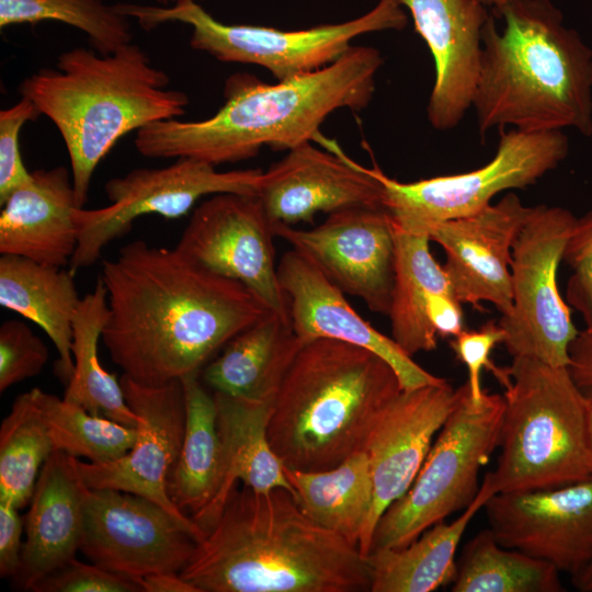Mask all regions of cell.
I'll return each mask as SVG.
<instances>
[{"label": "cell", "mask_w": 592, "mask_h": 592, "mask_svg": "<svg viewBox=\"0 0 592 592\" xmlns=\"http://www.w3.org/2000/svg\"><path fill=\"white\" fill-rule=\"evenodd\" d=\"M100 277L109 304L103 343L124 375L148 386L198 374L271 311L242 283L141 240L104 260Z\"/></svg>", "instance_id": "1"}, {"label": "cell", "mask_w": 592, "mask_h": 592, "mask_svg": "<svg viewBox=\"0 0 592 592\" xmlns=\"http://www.w3.org/2000/svg\"><path fill=\"white\" fill-rule=\"evenodd\" d=\"M198 592H366V557L284 488H232L180 572Z\"/></svg>", "instance_id": "2"}, {"label": "cell", "mask_w": 592, "mask_h": 592, "mask_svg": "<svg viewBox=\"0 0 592 592\" xmlns=\"http://www.w3.org/2000/svg\"><path fill=\"white\" fill-rule=\"evenodd\" d=\"M383 61L375 47L351 46L327 67L273 84L234 73L213 116L151 123L136 132L135 148L147 158L187 157L213 166L250 159L264 146L289 150L314 141L333 112L365 109Z\"/></svg>", "instance_id": "3"}, {"label": "cell", "mask_w": 592, "mask_h": 592, "mask_svg": "<svg viewBox=\"0 0 592 592\" xmlns=\"http://www.w3.org/2000/svg\"><path fill=\"white\" fill-rule=\"evenodd\" d=\"M473 107L481 137L505 126L592 135V50L550 0L491 9Z\"/></svg>", "instance_id": "4"}, {"label": "cell", "mask_w": 592, "mask_h": 592, "mask_svg": "<svg viewBox=\"0 0 592 592\" xmlns=\"http://www.w3.org/2000/svg\"><path fill=\"white\" fill-rule=\"evenodd\" d=\"M169 82L168 73L133 43L107 55L71 48L58 56L55 68H42L22 80L21 96L61 135L78 207L88 200L98 164L122 137L185 114L189 96L168 89Z\"/></svg>", "instance_id": "5"}, {"label": "cell", "mask_w": 592, "mask_h": 592, "mask_svg": "<svg viewBox=\"0 0 592 592\" xmlns=\"http://www.w3.org/2000/svg\"><path fill=\"white\" fill-rule=\"evenodd\" d=\"M401 390L377 354L332 339L306 342L274 398L271 447L285 468H332L363 448L379 412Z\"/></svg>", "instance_id": "6"}, {"label": "cell", "mask_w": 592, "mask_h": 592, "mask_svg": "<svg viewBox=\"0 0 592 592\" xmlns=\"http://www.w3.org/2000/svg\"><path fill=\"white\" fill-rule=\"evenodd\" d=\"M508 368L493 494L549 489L592 476L590 403L567 366L515 356Z\"/></svg>", "instance_id": "7"}, {"label": "cell", "mask_w": 592, "mask_h": 592, "mask_svg": "<svg viewBox=\"0 0 592 592\" xmlns=\"http://www.w3.org/2000/svg\"><path fill=\"white\" fill-rule=\"evenodd\" d=\"M114 4L146 31L168 22L186 24L192 29L190 46L194 50L223 62L262 67L277 81L331 65L353 46L352 41L360 35L400 31L408 23L398 0H378L373 9L355 19L303 30L224 23L195 0H180L172 5Z\"/></svg>", "instance_id": "8"}, {"label": "cell", "mask_w": 592, "mask_h": 592, "mask_svg": "<svg viewBox=\"0 0 592 592\" xmlns=\"http://www.w3.org/2000/svg\"><path fill=\"white\" fill-rule=\"evenodd\" d=\"M503 409V395L486 390L477 402L467 382L456 388L453 409L415 479L377 521L368 554L402 548L473 502L479 471L499 443Z\"/></svg>", "instance_id": "9"}, {"label": "cell", "mask_w": 592, "mask_h": 592, "mask_svg": "<svg viewBox=\"0 0 592 592\" xmlns=\"http://www.w3.org/2000/svg\"><path fill=\"white\" fill-rule=\"evenodd\" d=\"M568 151L562 130L501 128L493 158L473 171L406 183L387 177L376 164L368 170L383 185V206L394 227L428 236L439 223L486 208L503 191L533 185L557 168Z\"/></svg>", "instance_id": "10"}, {"label": "cell", "mask_w": 592, "mask_h": 592, "mask_svg": "<svg viewBox=\"0 0 592 592\" xmlns=\"http://www.w3.org/2000/svg\"><path fill=\"white\" fill-rule=\"evenodd\" d=\"M576 218L560 206H534L514 241L512 310L499 320L512 357L569 363V346L579 331L559 292L557 272Z\"/></svg>", "instance_id": "11"}, {"label": "cell", "mask_w": 592, "mask_h": 592, "mask_svg": "<svg viewBox=\"0 0 592 592\" xmlns=\"http://www.w3.org/2000/svg\"><path fill=\"white\" fill-rule=\"evenodd\" d=\"M263 173L260 169L217 171L208 162L182 157L163 168H138L113 178L104 186L110 205L73 210L78 246L69 266L77 271L94 264L103 249L141 216L179 218L200 198L220 193L258 196Z\"/></svg>", "instance_id": "12"}, {"label": "cell", "mask_w": 592, "mask_h": 592, "mask_svg": "<svg viewBox=\"0 0 592 592\" xmlns=\"http://www.w3.org/2000/svg\"><path fill=\"white\" fill-rule=\"evenodd\" d=\"M205 532L160 504L114 489H90L80 551L110 571L141 579L181 572Z\"/></svg>", "instance_id": "13"}, {"label": "cell", "mask_w": 592, "mask_h": 592, "mask_svg": "<svg viewBox=\"0 0 592 592\" xmlns=\"http://www.w3.org/2000/svg\"><path fill=\"white\" fill-rule=\"evenodd\" d=\"M273 237L259 196L220 193L194 209L175 249L204 269L242 283L271 311L291 321Z\"/></svg>", "instance_id": "14"}, {"label": "cell", "mask_w": 592, "mask_h": 592, "mask_svg": "<svg viewBox=\"0 0 592 592\" xmlns=\"http://www.w3.org/2000/svg\"><path fill=\"white\" fill-rule=\"evenodd\" d=\"M273 232L310 259L344 294L388 316L395 278V228L385 208L339 210L311 229L277 223Z\"/></svg>", "instance_id": "15"}, {"label": "cell", "mask_w": 592, "mask_h": 592, "mask_svg": "<svg viewBox=\"0 0 592 592\" xmlns=\"http://www.w3.org/2000/svg\"><path fill=\"white\" fill-rule=\"evenodd\" d=\"M127 405L137 415L136 441L122 457L105 464L78 460L90 489H114L145 497L177 519L194 523L171 501L169 474L179 456L185 426V395L181 379L148 386L119 378Z\"/></svg>", "instance_id": "16"}, {"label": "cell", "mask_w": 592, "mask_h": 592, "mask_svg": "<svg viewBox=\"0 0 592 592\" xmlns=\"http://www.w3.org/2000/svg\"><path fill=\"white\" fill-rule=\"evenodd\" d=\"M483 509L504 547L571 577L592 561V476L556 488L497 493Z\"/></svg>", "instance_id": "17"}, {"label": "cell", "mask_w": 592, "mask_h": 592, "mask_svg": "<svg viewBox=\"0 0 592 592\" xmlns=\"http://www.w3.org/2000/svg\"><path fill=\"white\" fill-rule=\"evenodd\" d=\"M263 173L259 192L272 224L311 223L319 212L383 207V185L368 168L353 161L339 145L319 133Z\"/></svg>", "instance_id": "18"}, {"label": "cell", "mask_w": 592, "mask_h": 592, "mask_svg": "<svg viewBox=\"0 0 592 592\" xmlns=\"http://www.w3.org/2000/svg\"><path fill=\"white\" fill-rule=\"evenodd\" d=\"M455 398L456 389L446 380L402 389L375 420L362 448L373 481V505L358 546L365 557L377 521L412 485Z\"/></svg>", "instance_id": "19"}, {"label": "cell", "mask_w": 592, "mask_h": 592, "mask_svg": "<svg viewBox=\"0 0 592 592\" xmlns=\"http://www.w3.org/2000/svg\"><path fill=\"white\" fill-rule=\"evenodd\" d=\"M532 207L514 193L464 217L434 225L428 237L446 255L444 270L462 304H492L505 316L512 310V249Z\"/></svg>", "instance_id": "20"}, {"label": "cell", "mask_w": 592, "mask_h": 592, "mask_svg": "<svg viewBox=\"0 0 592 592\" xmlns=\"http://www.w3.org/2000/svg\"><path fill=\"white\" fill-rule=\"evenodd\" d=\"M277 275L292 328L303 343L332 339L366 349L392 367L403 390L445 382L364 320L345 294L305 254L295 249L285 252L277 264Z\"/></svg>", "instance_id": "21"}, {"label": "cell", "mask_w": 592, "mask_h": 592, "mask_svg": "<svg viewBox=\"0 0 592 592\" xmlns=\"http://www.w3.org/2000/svg\"><path fill=\"white\" fill-rule=\"evenodd\" d=\"M430 48L435 80L426 115L433 128L456 127L473 100L479 76L481 33L491 11L479 0H398Z\"/></svg>", "instance_id": "22"}, {"label": "cell", "mask_w": 592, "mask_h": 592, "mask_svg": "<svg viewBox=\"0 0 592 592\" xmlns=\"http://www.w3.org/2000/svg\"><path fill=\"white\" fill-rule=\"evenodd\" d=\"M78 460L54 451L43 465L25 516L22 565L14 580L22 590H30L80 550L90 488Z\"/></svg>", "instance_id": "23"}, {"label": "cell", "mask_w": 592, "mask_h": 592, "mask_svg": "<svg viewBox=\"0 0 592 592\" xmlns=\"http://www.w3.org/2000/svg\"><path fill=\"white\" fill-rule=\"evenodd\" d=\"M0 253L64 267L78 246L71 172L37 169L1 204Z\"/></svg>", "instance_id": "24"}, {"label": "cell", "mask_w": 592, "mask_h": 592, "mask_svg": "<svg viewBox=\"0 0 592 592\" xmlns=\"http://www.w3.org/2000/svg\"><path fill=\"white\" fill-rule=\"evenodd\" d=\"M221 443L218 489L210 503L192 519L206 532L217 520L238 481L258 492L294 489L271 447L267 424L273 401H257L221 392L213 394Z\"/></svg>", "instance_id": "25"}, {"label": "cell", "mask_w": 592, "mask_h": 592, "mask_svg": "<svg viewBox=\"0 0 592 592\" xmlns=\"http://www.w3.org/2000/svg\"><path fill=\"white\" fill-rule=\"evenodd\" d=\"M303 344L289 320L269 311L225 344L203 380L215 392L273 401Z\"/></svg>", "instance_id": "26"}, {"label": "cell", "mask_w": 592, "mask_h": 592, "mask_svg": "<svg viewBox=\"0 0 592 592\" xmlns=\"http://www.w3.org/2000/svg\"><path fill=\"white\" fill-rule=\"evenodd\" d=\"M80 301L71 269L1 254L0 304L45 331L58 352L56 372L66 385L73 373L72 321Z\"/></svg>", "instance_id": "27"}, {"label": "cell", "mask_w": 592, "mask_h": 592, "mask_svg": "<svg viewBox=\"0 0 592 592\" xmlns=\"http://www.w3.org/2000/svg\"><path fill=\"white\" fill-rule=\"evenodd\" d=\"M493 493L481 483L473 502L451 523H436L402 548L372 550L371 592H432L454 581L462 537Z\"/></svg>", "instance_id": "28"}, {"label": "cell", "mask_w": 592, "mask_h": 592, "mask_svg": "<svg viewBox=\"0 0 592 592\" xmlns=\"http://www.w3.org/2000/svg\"><path fill=\"white\" fill-rule=\"evenodd\" d=\"M430 241L428 236L395 228V278L388 317L391 338L410 356L436 348L430 304L439 294L454 293L444 266L430 251Z\"/></svg>", "instance_id": "29"}, {"label": "cell", "mask_w": 592, "mask_h": 592, "mask_svg": "<svg viewBox=\"0 0 592 592\" xmlns=\"http://www.w3.org/2000/svg\"><path fill=\"white\" fill-rule=\"evenodd\" d=\"M284 469L303 512L358 548L373 505L366 453L361 449L325 470Z\"/></svg>", "instance_id": "30"}, {"label": "cell", "mask_w": 592, "mask_h": 592, "mask_svg": "<svg viewBox=\"0 0 592 592\" xmlns=\"http://www.w3.org/2000/svg\"><path fill=\"white\" fill-rule=\"evenodd\" d=\"M181 380L185 426L179 456L169 474L168 493L177 508L193 517L210 503L218 489L221 443L214 396L205 390L198 374Z\"/></svg>", "instance_id": "31"}, {"label": "cell", "mask_w": 592, "mask_h": 592, "mask_svg": "<svg viewBox=\"0 0 592 592\" xmlns=\"http://www.w3.org/2000/svg\"><path fill=\"white\" fill-rule=\"evenodd\" d=\"M107 316V291L99 277L92 292L81 298L73 317V373L64 399L92 414L136 428L137 415L126 402L119 379L99 360L98 344Z\"/></svg>", "instance_id": "32"}, {"label": "cell", "mask_w": 592, "mask_h": 592, "mask_svg": "<svg viewBox=\"0 0 592 592\" xmlns=\"http://www.w3.org/2000/svg\"><path fill=\"white\" fill-rule=\"evenodd\" d=\"M560 571L551 563L502 546L490 528L465 546L453 592H560Z\"/></svg>", "instance_id": "33"}, {"label": "cell", "mask_w": 592, "mask_h": 592, "mask_svg": "<svg viewBox=\"0 0 592 592\" xmlns=\"http://www.w3.org/2000/svg\"><path fill=\"white\" fill-rule=\"evenodd\" d=\"M39 388L20 395L0 426V501L30 503L43 465L54 452Z\"/></svg>", "instance_id": "34"}, {"label": "cell", "mask_w": 592, "mask_h": 592, "mask_svg": "<svg viewBox=\"0 0 592 592\" xmlns=\"http://www.w3.org/2000/svg\"><path fill=\"white\" fill-rule=\"evenodd\" d=\"M129 18L104 0H0V29L55 21L87 34L102 55L132 43Z\"/></svg>", "instance_id": "35"}, {"label": "cell", "mask_w": 592, "mask_h": 592, "mask_svg": "<svg viewBox=\"0 0 592 592\" xmlns=\"http://www.w3.org/2000/svg\"><path fill=\"white\" fill-rule=\"evenodd\" d=\"M39 402L54 449L93 464H105L125 455L136 441V429L39 389Z\"/></svg>", "instance_id": "36"}, {"label": "cell", "mask_w": 592, "mask_h": 592, "mask_svg": "<svg viewBox=\"0 0 592 592\" xmlns=\"http://www.w3.org/2000/svg\"><path fill=\"white\" fill-rule=\"evenodd\" d=\"M49 358L45 343L21 320L0 327V391L38 375Z\"/></svg>", "instance_id": "37"}, {"label": "cell", "mask_w": 592, "mask_h": 592, "mask_svg": "<svg viewBox=\"0 0 592 592\" xmlns=\"http://www.w3.org/2000/svg\"><path fill=\"white\" fill-rule=\"evenodd\" d=\"M562 261L571 269L565 299L592 329V210L576 218Z\"/></svg>", "instance_id": "38"}, {"label": "cell", "mask_w": 592, "mask_h": 592, "mask_svg": "<svg viewBox=\"0 0 592 592\" xmlns=\"http://www.w3.org/2000/svg\"><path fill=\"white\" fill-rule=\"evenodd\" d=\"M34 592H144L139 579L110 571L75 558L45 574L30 589Z\"/></svg>", "instance_id": "39"}, {"label": "cell", "mask_w": 592, "mask_h": 592, "mask_svg": "<svg viewBox=\"0 0 592 592\" xmlns=\"http://www.w3.org/2000/svg\"><path fill=\"white\" fill-rule=\"evenodd\" d=\"M39 115L36 105L25 96L0 111V204L32 179L22 160L19 136L23 125Z\"/></svg>", "instance_id": "40"}, {"label": "cell", "mask_w": 592, "mask_h": 592, "mask_svg": "<svg viewBox=\"0 0 592 592\" xmlns=\"http://www.w3.org/2000/svg\"><path fill=\"white\" fill-rule=\"evenodd\" d=\"M503 341L504 332L499 322L494 320L487 321L478 329H464L449 341V345L457 360L467 367V384L471 398L477 402L486 394V390L481 386V373L483 368L491 371L500 384L508 375L506 367L501 368L496 366L490 358L496 345L503 343Z\"/></svg>", "instance_id": "41"}, {"label": "cell", "mask_w": 592, "mask_h": 592, "mask_svg": "<svg viewBox=\"0 0 592 592\" xmlns=\"http://www.w3.org/2000/svg\"><path fill=\"white\" fill-rule=\"evenodd\" d=\"M18 508L0 501V576L15 580L22 565L23 521Z\"/></svg>", "instance_id": "42"}, {"label": "cell", "mask_w": 592, "mask_h": 592, "mask_svg": "<svg viewBox=\"0 0 592 592\" xmlns=\"http://www.w3.org/2000/svg\"><path fill=\"white\" fill-rule=\"evenodd\" d=\"M567 368L581 395L592 405V329L579 331L570 343Z\"/></svg>", "instance_id": "43"}, {"label": "cell", "mask_w": 592, "mask_h": 592, "mask_svg": "<svg viewBox=\"0 0 592 592\" xmlns=\"http://www.w3.org/2000/svg\"><path fill=\"white\" fill-rule=\"evenodd\" d=\"M462 305L454 293L439 294L433 297L429 317L439 337L454 338L465 329Z\"/></svg>", "instance_id": "44"}, {"label": "cell", "mask_w": 592, "mask_h": 592, "mask_svg": "<svg viewBox=\"0 0 592 592\" xmlns=\"http://www.w3.org/2000/svg\"><path fill=\"white\" fill-rule=\"evenodd\" d=\"M144 592H198L180 572H159L139 579Z\"/></svg>", "instance_id": "45"}, {"label": "cell", "mask_w": 592, "mask_h": 592, "mask_svg": "<svg viewBox=\"0 0 592 592\" xmlns=\"http://www.w3.org/2000/svg\"><path fill=\"white\" fill-rule=\"evenodd\" d=\"M571 579L578 590L592 592V561Z\"/></svg>", "instance_id": "46"}, {"label": "cell", "mask_w": 592, "mask_h": 592, "mask_svg": "<svg viewBox=\"0 0 592 592\" xmlns=\"http://www.w3.org/2000/svg\"><path fill=\"white\" fill-rule=\"evenodd\" d=\"M479 1L486 7L494 9L501 5L505 0H479Z\"/></svg>", "instance_id": "47"}, {"label": "cell", "mask_w": 592, "mask_h": 592, "mask_svg": "<svg viewBox=\"0 0 592 592\" xmlns=\"http://www.w3.org/2000/svg\"><path fill=\"white\" fill-rule=\"evenodd\" d=\"M157 3L163 4V5H172L177 3L180 0H155ZM197 2L204 1V0H195Z\"/></svg>", "instance_id": "48"}, {"label": "cell", "mask_w": 592, "mask_h": 592, "mask_svg": "<svg viewBox=\"0 0 592 592\" xmlns=\"http://www.w3.org/2000/svg\"><path fill=\"white\" fill-rule=\"evenodd\" d=\"M590 431H591V441H592V405H590Z\"/></svg>", "instance_id": "49"}]
</instances>
